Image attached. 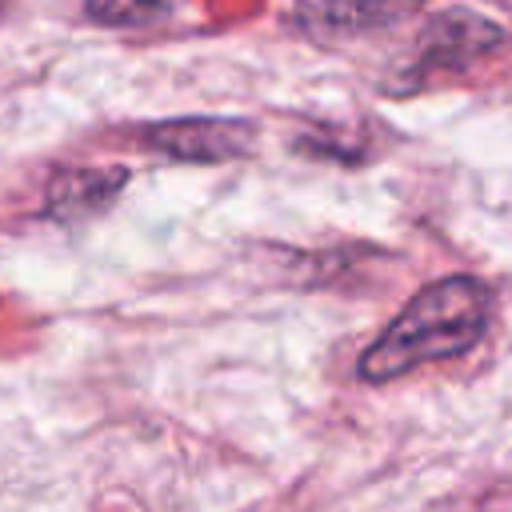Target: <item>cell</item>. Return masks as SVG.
I'll return each mask as SVG.
<instances>
[{
  "label": "cell",
  "mask_w": 512,
  "mask_h": 512,
  "mask_svg": "<svg viewBox=\"0 0 512 512\" xmlns=\"http://www.w3.org/2000/svg\"><path fill=\"white\" fill-rule=\"evenodd\" d=\"M488 288L472 276H448L416 292L404 312L380 332V340L364 352V380H392L428 360H448L468 352L488 324Z\"/></svg>",
  "instance_id": "cell-1"
},
{
  "label": "cell",
  "mask_w": 512,
  "mask_h": 512,
  "mask_svg": "<svg viewBox=\"0 0 512 512\" xmlns=\"http://www.w3.org/2000/svg\"><path fill=\"white\" fill-rule=\"evenodd\" d=\"M148 140L180 160H228L248 148L252 132L240 120H172L148 132Z\"/></svg>",
  "instance_id": "cell-2"
},
{
  "label": "cell",
  "mask_w": 512,
  "mask_h": 512,
  "mask_svg": "<svg viewBox=\"0 0 512 512\" xmlns=\"http://www.w3.org/2000/svg\"><path fill=\"white\" fill-rule=\"evenodd\" d=\"M416 0H296V16L316 36H360L408 16Z\"/></svg>",
  "instance_id": "cell-3"
},
{
  "label": "cell",
  "mask_w": 512,
  "mask_h": 512,
  "mask_svg": "<svg viewBox=\"0 0 512 512\" xmlns=\"http://www.w3.org/2000/svg\"><path fill=\"white\" fill-rule=\"evenodd\" d=\"M124 184V168H64L48 184V212L56 220H84L100 212Z\"/></svg>",
  "instance_id": "cell-4"
},
{
  "label": "cell",
  "mask_w": 512,
  "mask_h": 512,
  "mask_svg": "<svg viewBox=\"0 0 512 512\" xmlns=\"http://www.w3.org/2000/svg\"><path fill=\"white\" fill-rule=\"evenodd\" d=\"M168 8V0H88V12L100 24H144L152 16H160Z\"/></svg>",
  "instance_id": "cell-5"
}]
</instances>
